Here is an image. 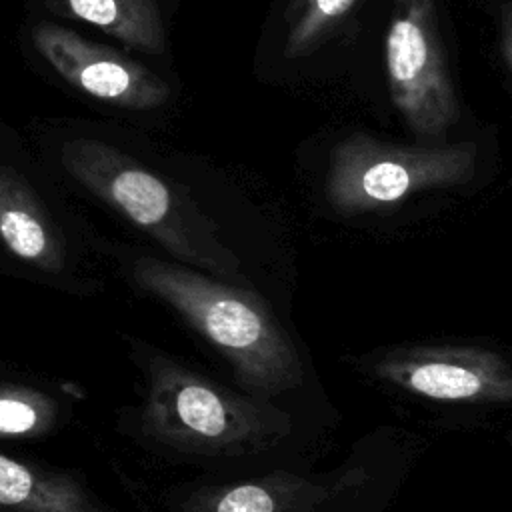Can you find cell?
<instances>
[{
    "mask_svg": "<svg viewBox=\"0 0 512 512\" xmlns=\"http://www.w3.org/2000/svg\"><path fill=\"white\" fill-rule=\"evenodd\" d=\"M136 272L222 350L246 388L272 396L302 384L300 356L260 296L156 260Z\"/></svg>",
    "mask_w": 512,
    "mask_h": 512,
    "instance_id": "1",
    "label": "cell"
},
{
    "mask_svg": "<svg viewBox=\"0 0 512 512\" xmlns=\"http://www.w3.org/2000/svg\"><path fill=\"white\" fill-rule=\"evenodd\" d=\"M474 168L472 142L398 146L356 132L330 152L326 200L340 214L380 210L416 192L464 184Z\"/></svg>",
    "mask_w": 512,
    "mask_h": 512,
    "instance_id": "2",
    "label": "cell"
},
{
    "mask_svg": "<svg viewBox=\"0 0 512 512\" xmlns=\"http://www.w3.org/2000/svg\"><path fill=\"white\" fill-rule=\"evenodd\" d=\"M386 74L392 102L424 140L444 138L458 120L434 0H394L386 32Z\"/></svg>",
    "mask_w": 512,
    "mask_h": 512,
    "instance_id": "3",
    "label": "cell"
},
{
    "mask_svg": "<svg viewBox=\"0 0 512 512\" xmlns=\"http://www.w3.org/2000/svg\"><path fill=\"white\" fill-rule=\"evenodd\" d=\"M64 168L88 190L110 202L134 224L154 232L172 252L200 260L190 240V224L176 192L132 156L94 138L62 144Z\"/></svg>",
    "mask_w": 512,
    "mask_h": 512,
    "instance_id": "4",
    "label": "cell"
},
{
    "mask_svg": "<svg viewBox=\"0 0 512 512\" xmlns=\"http://www.w3.org/2000/svg\"><path fill=\"white\" fill-rule=\"evenodd\" d=\"M162 420L184 444L216 452L266 448L290 430V418L192 374L170 372L162 382Z\"/></svg>",
    "mask_w": 512,
    "mask_h": 512,
    "instance_id": "5",
    "label": "cell"
},
{
    "mask_svg": "<svg viewBox=\"0 0 512 512\" xmlns=\"http://www.w3.org/2000/svg\"><path fill=\"white\" fill-rule=\"evenodd\" d=\"M36 52L70 86L128 110H152L168 102L170 86L144 64L90 42L78 32L42 22L32 30Z\"/></svg>",
    "mask_w": 512,
    "mask_h": 512,
    "instance_id": "6",
    "label": "cell"
},
{
    "mask_svg": "<svg viewBox=\"0 0 512 512\" xmlns=\"http://www.w3.org/2000/svg\"><path fill=\"white\" fill-rule=\"evenodd\" d=\"M376 374L430 400L512 402V366L476 346L400 348L378 360Z\"/></svg>",
    "mask_w": 512,
    "mask_h": 512,
    "instance_id": "7",
    "label": "cell"
},
{
    "mask_svg": "<svg viewBox=\"0 0 512 512\" xmlns=\"http://www.w3.org/2000/svg\"><path fill=\"white\" fill-rule=\"evenodd\" d=\"M44 6L72 20L86 22L114 36L128 48L162 54L166 32L158 0H42Z\"/></svg>",
    "mask_w": 512,
    "mask_h": 512,
    "instance_id": "8",
    "label": "cell"
},
{
    "mask_svg": "<svg viewBox=\"0 0 512 512\" xmlns=\"http://www.w3.org/2000/svg\"><path fill=\"white\" fill-rule=\"evenodd\" d=\"M0 238L24 260H44L52 254L48 224L34 192L8 166H0Z\"/></svg>",
    "mask_w": 512,
    "mask_h": 512,
    "instance_id": "9",
    "label": "cell"
},
{
    "mask_svg": "<svg viewBox=\"0 0 512 512\" xmlns=\"http://www.w3.org/2000/svg\"><path fill=\"white\" fill-rule=\"evenodd\" d=\"M326 490L294 474H270L214 494L210 512H298L322 500Z\"/></svg>",
    "mask_w": 512,
    "mask_h": 512,
    "instance_id": "10",
    "label": "cell"
},
{
    "mask_svg": "<svg viewBox=\"0 0 512 512\" xmlns=\"http://www.w3.org/2000/svg\"><path fill=\"white\" fill-rule=\"evenodd\" d=\"M358 0H294L286 12L284 54L298 58L312 52L354 8Z\"/></svg>",
    "mask_w": 512,
    "mask_h": 512,
    "instance_id": "11",
    "label": "cell"
},
{
    "mask_svg": "<svg viewBox=\"0 0 512 512\" xmlns=\"http://www.w3.org/2000/svg\"><path fill=\"white\" fill-rule=\"evenodd\" d=\"M0 504L4 506H34L50 512H64L66 498H52L44 486L22 464L0 456Z\"/></svg>",
    "mask_w": 512,
    "mask_h": 512,
    "instance_id": "12",
    "label": "cell"
},
{
    "mask_svg": "<svg viewBox=\"0 0 512 512\" xmlns=\"http://www.w3.org/2000/svg\"><path fill=\"white\" fill-rule=\"evenodd\" d=\"M36 424V412L30 404L14 398H0V432L20 434Z\"/></svg>",
    "mask_w": 512,
    "mask_h": 512,
    "instance_id": "13",
    "label": "cell"
},
{
    "mask_svg": "<svg viewBox=\"0 0 512 512\" xmlns=\"http://www.w3.org/2000/svg\"><path fill=\"white\" fill-rule=\"evenodd\" d=\"M500 44L506 64L512 70V0L500 6Z\"/></svg>",
    "mask_w": 512,
    "mask_h": 512,
    "instance_id": "14",
    "label": "cell"
}]
</instances>
